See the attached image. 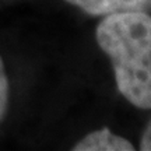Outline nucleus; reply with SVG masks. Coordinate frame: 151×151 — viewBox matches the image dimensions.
<instances>
[{"label":"nucleus","instance_id":"2","mask_svg":"<svg viewBox=\"0 0 151 151\" xmlns=\"http://www.w3.org/2000/svg\"><path fill=\"white\" fill-rule=\"evenodd\" d=\"M90 16H111L129 11L151 13V0H66Z\"/></svg>","mask_w":151,"mask_h":151},{"label":"nucleus","instance_id":"4","mask_svg":"<svg viewBox=\"0 0 151 151\" xmlns=\"http://www.w3.org/2000/svg\"><path fill=\"white\" fill-rule=\"evenodd\" d=\"M9 97H10L9 78H7V74H6L3 59L0 56V123L4 119L7 108H9Z\"/></svg>","mask_w":151,"mask_h":151},{"label":"nucleus","instance_id":"1","mask_svg":"<svg viewBox=\"0 0 151 151\" xmlns=\"http://www.w3.org/2000/svg\"><path fill=\"white\" fill-rule=\"evenodd\" d=\"M95 38L113 66L119 92L136 108L151 109V14L105 16Z\"/></svg>","mask_w":151,"mask_h":151},{"label":"nucleus","instance_id":"5","mask_svg":"<svg viewBox=\"0 0 151 151\" xmlns=\"http://www.w3.org/2000/svg\"><path fill=\"white\" fill-rule=\"evenodd\" d=\"M140 150L141 151H151V120L147 124L146 130L143 132L140 139Z\"/></svg>","mask_w":151,"mask_h":151},{"label":"nucleus","instance_id":"3","mask_svg":"<svg viewBox=\"0 0 151 151\" xmlns=\"http://www.w3.org/2000/svg\"><path fill=\"white\" fill-rule=\"evenodd\" d=\"M73 151H133L134 146L108 127L91 132L71 147Z\"/></svg>","mask_w":151,"mask_h":151}]
</instances>
